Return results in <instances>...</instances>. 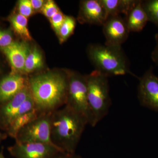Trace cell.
<instances>
[{
	"label": "cell",
	"instance_id": "d4e9b609",
	"mask_svg": "<svg viewBox=\"0 0 158 158\" xmlns=\"http://www.w3.org/2000/svg\"><path fill=\"white\" fill-rule=\"evenodd\" d=\"M31 2L34 12L40 11L44 6L46 1L44 0H31Z\"/></svg>",
	"mask_w": 158,
	"mask_h": 158
},
{
	"label": "cell",
	"instance_id": "4316f807",
	"mask_svg": "<svg viewBox=\"0 0 158 158\" xmlns=\"http://www.w3.org/2000/svg\"><path fill=\"white\" fill-rule=\"evenodd\" d=\"M52 158H83L81 156L78 155L75 153L70 154L67 153L63 152H59L56 155L54 156Z\"/></svg>",
	"mask_w": 158,
	"mask_h": 158
},
{
	"label": "cell",
	"instance_id": "ac0fdd59",
	"mask_svg": "<svg viewBox=\"0 0 158 158\" xmlns=\"http://www.w3.org/2000/svg\"><path fill=\"white\" fill-rule=\"evenodd\" d=\"M44 65L43 58L41 52L36 47L30 50L26 58L23 74H29L42 68Z\"/></svg>",
	"mask_w": 158,
	"mask_h": 158
},
{
	"label": "cell",
	"instance_id": "83f0119b",
	"mask_svg": "<svg viewBox=\"0 0 158 158\" xmlns=\"http://www.w3.org/2000/svg\"><path fill=\"white\" fill-rule=\"evenodd\" d=\"M7 136H8V135L6 133H2L0 131V144L3 140L7 138Z\"/></svg>",
	"mask_w": 158,
	"mask_h": 158
},
{
	"label": "cell",
	"instance_id": "44dd1931",
	"mask_svg": "<svg viewBox=\"0 0 158 158\" xmlns=\"http://www.w3.org/2000/svg\"><path fill=\"white\" fill-rule=\"evenodd\" d=\"M60 11L59 7L54 1L49 0L46 1L40 12L49 19Z\"/></svg>",
	"mask_w": 158,
	"mask_h": 158
},
{
	"label": "cell",
	"instance_id": "484cf974",
	"mask_svg": "<svg viewBox=\"0 0 158 158\" xmlns=\"http://www.w3.org/2000/svg\"><path fill=\"white\" fill-rule=\"evenodd\" d=\"M156 46L152 53L151 58L153 62L158 66V33L155 35Z\"/></svg>",
	"mask_w": 158,
	"mask_h": 158
},
{
	"label": "cell",
	"instance_id": "277c9868",
	"mask_svg": "<svg viewBox=\"0 0 158 158\" xmlns=\"http://www.w3.org/2000/svg\"><path fill=\"white\" fill-rule=\"evenodd\" d=\"M86 78L88 102L96 125L107 115L111 105L108 77L94 70Z\"/></svg>",
	"mask_w": 158,
	"mask_h": 158
},
{
	"label": "cell",
	"instance_id": "9c48e42d",
	"mask_svg": "<svg viewBox=\"0 0 158 158\" xmlns=\"http://www.w3.org/2000/svg\"><path fill=\"white\" fill-rule=\"evenodd\" d=\"M138 97L142 106L158 112V76L152 67L139 79Z\"/></svg>",
	"mask_w": 158,
	"mask_h": 158
},
{
	"label": "cell",
	"instance_id": "8fae6325",
	"mask_svg": "<svg viewBox=\"0 0 158 158\" xmlns=\"http://www.w3.org/2000/svg\"><path fill=\"white\" fill-rule=\"evenodd\" d=\"M107 18V14L100 0L81 2L78 16L79 22L102 26Z\"/></svg>",
	"mask_w": 158,
	"mask_h": 158
},
{
	"label": "cell",
	"instance_id": "e0dca14e",
	"mask_svg": "<svg viewBox=\"0 0 158 158\" xmlns=\"http://www.w3.org/2000/svg\"><path fill=\"white\" fill-rule=\"evenodd\" d=\"M41 114L42 113H40L34 109L30 112L19 116L11 123L6 133L8 136L15 139L20 130Z\"/></svg>",
	"mask_w": 158,
	"mask_h": 158
},
{
	"label": "cell",
	"instance_id": "7c38bea8",
	"mask_svg": "<svg viewBox=\"0 0 158 158\" xmlns=\"http://www.w3.org/2000/svg\"><path fill=\"white\" fill-rule=\"evenodd\" d=\"M28 86V78L20 73L11 72L0 79V106L9 102Z\"/></svg>",
	"mask_w": 158,
	"mask_h": 158
},
{
	"label": "cell",
	"instance_id": "6da1fadb",
	"mask_svg": "<svg viewBox=\"0 0 158 158\" xmlns=\"http://www.w3.org/2000/svg\"><path fill=\"white\" fill-rule=\"evenodd\" d=\"M28 86L35 109L40 113H52L66 104L68 72L48 71L32 76L28 78Z\"/></svg>",
	"mask_w": 158,
	"mask_h": 158
},
{
	"label": "cell",
	"instance_id": "8992f818",
	"mask_svg": "<svg viewBox=\"0 0 158 158\" xmlns=\"http://www.w3.org/2000/svg\"><path fill=\"white\" fill-rule=\"evenodd\" d=\"M35 109L29 86L9 102L0 106V130L6 133L14 119Z\"/></svg>",
	"mask_w": 158,
	"mask_h": 158
},
{
	"label": "cell",
	"instance_id": "5bb4252c",
	"mask_svg": "<svg viewBox=\"0 0 158 158\" xmlns=\"http://www.w3.org/2000/svg\"><path fill=\"white\" fill-rule=\"evenodd\" d=\"M130 32H141L148 21L147 15L141 6V1L139 0L134 8L125 15L124 18Z\"/></svg>",
	"mask_w": 158,
	"mask_h": 158
},
{
	"label": "cell",
	"instance_id": "30bf717a",
	"mask_svg": "<svg viewBox=\"0 0 158 158\" xmlns=\"http://www.w3.org/2000/svg\"><path fill=\"white\" fill-rule=\"evenodd\" d=\"M102 27L105 45L121 47L128 38L130 31L124 19L120 15L108 17Z\"/></svg>",
	"mask_w": 158,
	"mask_h": 158
},
{
	"label": "cell",
	"instance_id": "52a82bcc",
	"mask_svg": "<svg viewBox=\"0 0 158 158\" xmlns=\"http://www.w3.org/2000/svg\"><path fill=\"white\" fill-rule=\"evenodd\" d=\"M52 113H42L26 125L18 133L15 139V142L20 143H44L54 145L51 139Z\"/></svg>",
	"mask_w": 158,
	"mask_h": 158
},
{
	"label": "cell",
	"instance_id": "ffe728a7",
	"mask_svg": "<svg viewBox=\"0 0 158 158\" xmlns=\"http://www.w3.org/2000/svg\"><path fill=\"white\" fill-rule=\"evenodd\" d=\"M141 6L147 15L148 21L158 27V0L141 1Z\"/></svg>",
	"mask_w": 158,
	"mask_h": 158
},
{
	"label": "cell",
	"instance_id": "ba28073f",
	"mask_svg": "<svg viewBox=\"0 0 158 158\" xmlns=\"http://www.w3.org/2000/svg\"><path fill=\"white\" fill-rule=\"evenodd\" d=\"M8 151L15 158H52L62 152L52 144L16 142L8 148Z\"/></svg>",
	"mask_w": 158,
	"mask_h": 158
},
{
	"label": "cell",
	"instance_id": "5b68a950",
	"mask_svg": "<svg viewBox=\"0 0 158 158\" xmlns=\"http://www.w3.org/2000/svg\"><path fill=\"white\" fill-rule=\"evenodd\" d=\"M69 88L66 106L80 114L91 126H96L88 97L86 76L69 71Z\"/></svg>",
	"mask_w": 158,
	"mask_h": 158
},
{
	"label": "cell",
	"instance_id": "9a60e30c",
	"mask_svg": "<svg viewBox=\"0 0 158 158\" xmlns=\"http://www.w3.org/2000/svg\"><path fill=\"white\" fill-rule=\"evenodd\" d=\"M104 7L108 18L110 16L126 15L137 5L139 0H100Z\"/></svg>",
	"mask_w": 158,
	"mask_h": 158
},
{
	"label": "cell",
	"instance_id": "f546056e",
	"mask_svg": "<svg viewBox=\"0 0 158 158\" xmlns=\"http://www.w3.org/2000/svg\"><path fill=\"white\" fill-rule=\"evenodd\" d=\"M1 67H0V73H1Z\"/></svg>",
	"mask_w": 158,
	"mask_h": 158
},
{
	"label": "cell",
	"instance_id": "7a4b0ae2",
	"mask_svg": "<svg viewBox=\"0 0 158 158\" xmlns=\"http://www.w3.org/2000/svg\"><path fill=\"white\" fill-rule=\"evenodd\" d=\"M88 123L80 114L65 105L52 113L51 139L61 151L75 153Z\"/></svg>",
	"mask_w": 158,
	"mask_h": 158
},
{
	"label": "cell",
	"instance_id": "cb8c5ba5",
	"mask_svg": "<svg viewBox=\"0 0 158 158\" xmlns=\"http://www.w3.org/2000/svg\"><path fill=\"white\" fill-rule=\"evenodd\" d=\"M65 17L66 15H64L62 11H60L49 19L51 26L56 34L58 33L65 20Z\"/></svg>",
	"mask_w": 158,
	"mask_h": 158
},
{
	"label": "cell",
	"instance_id": "4fadbf2b",
	"mask_svg": "<svg viewBox=\"0 0 158 158\" xmlns=\"http://www.w3.org/2000/svg\"><path fill=\"white\" fill-rule=\"evenodd\" d=\"M27 44L25 42H14L0 50L6 56L13 69L12 73L23 75L26 58L30 52Z\"/></svg>",
	"mask_w": 158,
	"mask_h": 158
},
{
	"label": "cell",
	"instance_id": "603a6c76",
	"mask_svg": "<svg viewBox=\"0 0 158 158\" xmlns=\"http://www.w3.org/2000/svg\"><path fill=\"white\" fill-rule=\"evenodd\" d=\"M14 42L12 32L10 30L0 29V49L7 47Z\"/></svg>",
	"mask_w": 158,
	"mask_h": 158
},
{
	"label": "cell",
	"instance_id": "2e32d148",
	"mask_svg": "<svg viewBox=\"0 0 158 158\" xmlns=\"http://www.w3.org/2000/svg\"><path fill=\"white\" fill-rule=\"evenodd\" d=\"M9 20L15 33L19 37L25 41L32 40V37L28 28L27 18L17 12L10 15Z\"/></svg>",
	"mask_w": 158,
	"mask_h": 158
},
{
	"label": "cell",
	"instance_id": "f1b7e54d",
	"mask_svg": "<svg viewBox=\"0 0 158 158\" xmlns=\"http://www.w3.org/2000/svg\"><path fill=\"white\" fill-rule=\"evenodd\" d=\"M0 158H6L4 156L3 149L1 150V151H0Z\"/></svg>",
	"mask_w": 158,
	"mask_h": 158
},
{
	"label": "cell",
	"instance_id": "7402d4cb",
	"mask_svg": "<svg viewBox=\"0 0 158 158\" xmlns=\"http://www.w3.org/2000/svg\"><path fill=\"white\" fill-rule=\"evenodd\" d=\"M18 10L19 13L27 18L31 16L34 12L31 1L29 0H20L19 1Z\"/></svg>",
	"mask_w": 158,
	"mask_h": 158
},
{
	"label": "cell",
	"instance_id": "d6986e66",
	"mask_svg": "<svg viewBox=\"0 0 158 158\" xmlns=\"http://www.w3.org/2000/svg\"><path fill=\"white\" fill-rule=\"evenodd\" d=\"M76 25V21L74 18L66 16L64 22L57 34L60 43L65 42L73 34Z\"/></svg>",
	"mask_w": 158,
	"mask_h": 158
},
{
	"label": "cell",
	"instance_id": "3957f363",
	"mask_svg": "<svg viewBox=\"0 0 158 158\" xmlns=\"http://www.w3.org/2000/svg\"><path fill=\"white\" fill-rule=\"evenodd\" d=\"M88 55L95 69L109 77L133 74L121 47L95 44L89 46Z\"/></svg>",
	"mask_w": 158,
	"mask_h": 158
}]
</instances>
